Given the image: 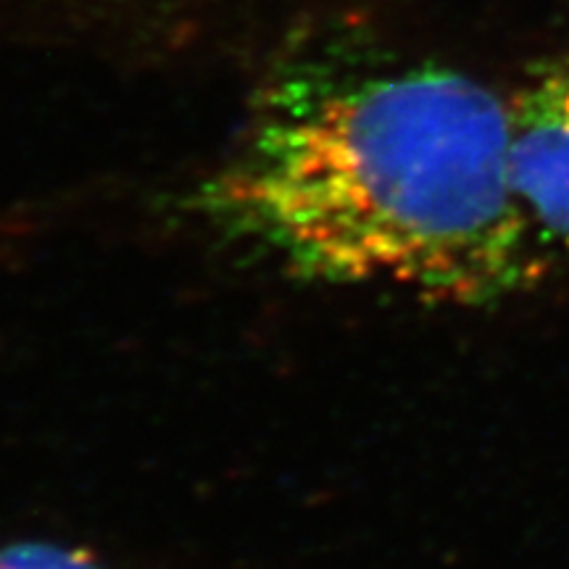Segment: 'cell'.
<instances>
[{
	"instance_id": "6da1fadb",
	"label": "cell",
	"mask_w": 569,
	"mask_h": 569,
	"mask_svg": "<svg viewBox=\"0 0 569 569\" xmlns=\"http://www.w3.org/2000/svg\"><path fill=\"white\" fill-rule=\"evenodd\" d=\"M201 211L311 282L469 306L538 274L509 106L457 71L282 82L201 188Z\"/></svg>"
},
{
	"instance_id": "7a4b0ae2",
	"label": "cell",
	"mask_w": 569,
	"mask_h": 569,
	"mask_svg": "<svg viewBox=\"0 0 569 569\" xmlns=\"http://www.w3.org/2000/svg\"><path fill=\"white\" fill-rule=\"evenodd\" d=\"M507 106L519 206L538 246L569 251V59L532 74Z\"/></svg>"
},
{
	"instance_id": "3957f363",
	"label": "cell",
	"mask_w": 569,
	"mask_h": 569,
	"mask_svg": "<svg viewBox=\"0 0 569 569\" xmlns=\"http://www.w3.org/2000/svg\"><path fill=\"white\" fill-rule=\"evenodd\" d=\"M0 569H111L88 551L48 540H19L0 546Z\"/></svg>"
}]
</instances>
